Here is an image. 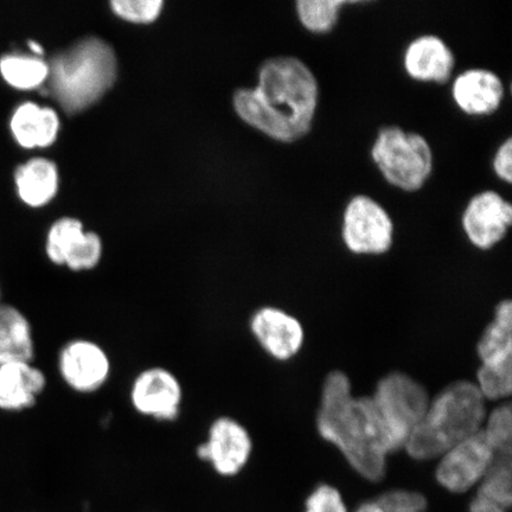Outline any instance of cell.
I'll return each instance as SVG.
<instances>
[{
    "mask_svg": "<svg viewBox=\"0 0 512 512\" xmlns=\"http://www.w3.org/2000/svg\"><path fill=\"white\" fill-rule=\"evenodd\" d=\"M318 106V82L297 57H273L262 64L259 83L239 89L234 107L242 120L281 143H294L311 131Z\"/></svg>",
    "mask_w": 512,
    "mask_h": 512,
    "instance_id": "cell-1",
    "label": "cell"
},
{
    "mask_svg": "<svg viewBox=\"0 0 512 512\" xmlns=\"http://www.w3.org/2000/svg\"><path fill=\"white\" fill-rule=\"evenodd\" d=\"M317 430L361 477L376 483L386 476L387 458L396 452L392 439L373 398L352 394L349 377L342 371L326 376Z\"/></svg>",
    "mask_w": 512,
    "mask_h": 512,
    "instance_id": "cell-2",
    "label": "cell"
},
{
    "mask_svg": "<svg viewBox=\"0 0 512 512\" xmlns=\"http://www.w3.org/2000/svg\"><path fill=\"white\" fill-rule=\"evenodd\" d=\"M488 407L475 382L457 381L431 399L424 418L409 437L408 456L426 462L482 431Z\"/></svg>",
    "mask_w": 512,
    "mask_h": 512,
    "instance_id": "cell-3",
    "label": "cell"
},
{
    "mask_svg": "<svg viewBox=\"0 0 512 512\" xmlns=\"http://www.w3.org/2000/svg\"><path fill=\"white\" fill-rule=\"evenodd\" d=\"M48 63L49 93L68 113L93 105L112 87L117 76L114 51L98 37L83 38Z\"/></svg>",
    "mask_w": 512,
    "mask_h": 512,
    "instance_id": "cell-4",
    "label": "cell"
},
{
    "mask_svg": "<svg viewBox=\"0 0 512 512\" xmlns=\"http://www.w3.org/2000/svg\"><path fill=\"white\" fill-rule=\"evenodd\" d=\"M371 157L386 181L403 191L420 190L433 170L432 149L427 140L398 126L381 128Z\"/></svg>",
    "mask_w": 512,
    "mask_h": 512,
    "instance_id": "cell-5",
    "label": "cell"
},
{
    "mask_svg": "<svg viewBox=\"0 0 512 512\" xmlns=\"http://www.w3.org/2000/svg\"><path fill=\"white\" fill-rule=\"evenodd\" d=\"M395 451L405 448L409 437L430 406L431 396L418 381L403 373L384 376L373 396Z\"/></svg>",
    "mask_w": 512,
    "mask_h": 512,
    "instance_id": "cell-6",
    "label": "cell"
},
{
    "mask_svg": "<svg viewBox=\"0 0 512 512\" xmlns=\"http://www.w3.org/2000/svg\"><path fill=\"white\" fill-rule=\"evenodd\" d=\"M342 234L351 253L382 255L393 246L394 224L373 198L358 195L344 210Z\"/></svg>",
    "mask_w": 512,
    "mask_h": 512,
    "instance_id": "cell-7",
    "label": "cell"
},
{
    "mask_svg": "<svg viewBox=\"0 0 512 512\" xmlns=\"http://www.w3.org/2000/svg\"><path fill=\"white\" fill-rule=\"evenodd\" d=\"M251 433L240 421L219 416L211 422L206 441L197 446V457L223 478L239 476L252 458Z\"/></svg>",
    "mask_w": 512,
    "mask_h": 512,
    "instance_id": "cell-8",
    "label": "cell"
},
{
    "mask_svg": "<svg viewBox=\"0 0 512 512\" xmlns=\"http://www.w3.org/2000/svg\"><path fill=\"white\" fill-rule=\"evenodd\" d=\"M496 459L482 431L448 450L439 458L435 478L452 494H465L488 473Z\"/></svg>",
    "mask_w": 512,
    "mask_h": 512,
    "instance_id": "cell-9",
    "label": "cell"
},
{
    "mask_svg": "<svg viewBox=\"0 0 512 512\" xmlns=\"http://www.w3.org/2000/svg\"><path fill=\"white\" fill-rule=\"evenodd\" d=\"M184 390L181 380L168 368H146L134 377L130 402L144 418L172 422L181 416Z\"/></svg>",
    "mask_w": 512,
    "mask_h": 512,
    "instance_id": "cell-10",
    "label": "cell"
},
{
    "mask_svg": "<svg viewBox=\"0 0 512 512\" xmlns=\"http://www.w3.org/2000/svg\"><path fill=\"white\" fill-rule=\"evenodd\" d=\"M57 371L69 389L78 394L98 392L110 380L112 361L99 343L75 338L60 349Z\"/></svg>",
    "mask_w": 512,
    "mask_h": 512,
    "instance_id": "cell-11",
    "label": "cell"
},
{
    "mask_svg": "<svg viewBox=\"0 0 512 512\" xmlns=\"http://www.w3.org/2000/svg\"><path fill=\"white\" fill-rule=\"evenodd\" d=\"M249 328L255 341L273 360L290 361L303 348L305 332L302 323L279 307L264 306L256 310Z\"/></svg>",
    "mask_w": 512,
    "mask_h": 512,
    "instance_id": "cell-12",
    "label": "cell"
},
{
    "mask_svg": "<svg viewBox=\"0 0 512 512\" xmlns=\"http://www.w3.org/2000/svg\"><path fill=\"white\" fill-rule=\"evenodd\" d=\"M462 222L472 245L488 251L507 235L512 223V207L497 192L483 191L471 198Z\"/></svg>",
    "mask_w": 512,
    "mask_h": 512,
    "instance_id": "cell-13",
    "label": "cell"
},
{
    "mask_svg": "<svg viewBox=\"0 0 512 512\" xmlns=\"http://www.w3.org/2000/svg\"><path fill=\"white\" fill-rule=\"evenodd\" d=\"M46 373L35 362L15 361L0 366V412L18 414L34 408L46 392Z\"/></svg>",
    "mask_w": 512,
    "mask_h": 512,
    "instance_id": "cell-14",
    "label": "cell"
},
{
    "mask_svg": "<svg viewBox=\"0 0 512 512\" xmlns=\"http://www.w3.org/2000/svg\"><path fill=\"white\" fill-rule=\"evenodd\" d=\"M452 95L464 113L490 115L502 104L504 86L501 79L490 70L469 69L454 81Z\"/></svg>",
    "mask_w": 512,
    "mask_h": 512,
    "instance_id": "cell-15",
    "label": "cell"
},
{
    "mask_svg": "<svg viewBox=\"0 0 512 512\" xmlns=\"http://www.w3.org/2000/svg\"><path fill=\"white\" fill-rule=\"evenodd\" d=\"M454 55L441 38L432 35L416 38L406 49L403 64L412 79L446 83L451 79Z\"/></svg>",
    "mask_w": 512,
    "mask_h": 512,
    "instance_id": "cell-16",
    "label": "cell"
},
{
    "mask_svg": "<svg viewBox=\"0 0 512 512\" xmlns=\"http://www.w3.org/2000/svg\"><path fill=\"white\" fill-rule=\"evenodd\" d=\"M9 127L12 138L23 149L48 147L59 134L60 118L54 108L24 101L12 111Z\"/></svg>",
    "mask_w": 512,
    "mask_h": 512,
    "instance_id": "cell-17",
    "label": "cell"
},
{
    "mask_svg": "<svg viewBox=\"0 0 512 512\" xmlns=\"http://www.w3.org/2000/svg\"><path fill=\"white\" fill-rule=\"evenodd\" d=\"M36 339L27 313L18 306L0 304V366L15 361L35 362Z\"/></svg>",
    "mask_w": 512,
    "mask_h": 512,
    "instance_id": "cell-18",
    "label": "cell"
},
{
    "mask_svg": "<svg viewBox=\"0 0 512 512\" xmlns=\"http://www.w3.org/2000/svg\"><path fill=\"white\" fill-rule=\"evenodd\" d=\"M59 170L53 160L30 158L18 165L14 174L17 195L32 208L46 206L59 190Z\"/></svg>",
    "mask_w": 512,
    "mask_h": 512,
    "instance_id": "cell-19",
    "label": "cell"
},
{
    "mask_svg": "<svg viewBox=\"0 0 512 512\" xmlns=\"http://www.w3.org/2000/svg\"><path fill=\"white\" fill-rule=\"evenodd\" d=\"M480 366L499 367L512 363V304L503 300L495 317L477 344Z\"/></svg>",
    "mask_w": 512,
    "mask_h": 512,
    "instance_id": "cell-20",
    "label": "cell"
},
{
    "mask_svg": "<svg viewBox=\"0 0 512 512\" xmlns=\"http://www.w3.org/2000/svg\"><path fill=\"white\" fill-rule=\"evenodd\" d=\"M0 76L12 88L31 91L47 83L49 63L41 56L12 51L0 56Z\"/></svg>",
    "mask_w": 512,
    "mask_h": 512,
    "instance_id": "cell-21",
    "label": "cell"
},
{
    "mask_svg": "<svg viewBox=\"0 0 512 512\" xmlns=\"http://www.w3.org/2000/svg\"><path fill=\"white\" fill-rule=\"evenodd\" d=\"M86 233L83 232V226L79 220L70 219V217L57 220L50 227L47 235L48 259L56 266H66L85 241Z\"/></svg>",
    "mask_w": 512,
    "mask_h": 512,
    "instance_id": "cell-22",
    "label": "cell"
},
{
    "mask_svg": "<svg viewBox=\"0 0 512 512\" xmlns=\"http://www.w3.org/2000/svg\"><path fill=\"white\" fill-rule=\"evenodd\" d=\"M345 0H299L296 3L300 23L313 34H326L335 28Z\"/></svg>",
    "mask_w": 512,
    "mask_h": 512,
    "instance_id": "cell-23",
    "label": "cell"
},
{
    "mask_svg": "<svg viewBox=\"0 0 512 512\" xmlns=\"http://www.w3.org/2000/svg\"><path fill=\"white\" fill-rule=\"evenodd\" d=\"M511 456H498L482 482L479 483L477 495L509 509L512 503Z\"/></svg>",
    "mask_w": 512,
    "mask_h": 512,
    "instance_id": "cell-24",
    "label": "cell"
},
{
    "mask_svg": "<svg viewBox=\"0 0 512 512\" xmlns=\"http://www.w3.org/2000/svg\"><path fill=\"white\" fill-rule=\"evenodd\" d=\"M482 433L498 456H511L512 411L509 403H503L488 412Z\"/></svg>",
    "mask_w": 512,
    "mask_h": 512,
    "instance_id": "cell-25",
    "label": "cell"
},
{
    "mask_svg": "<svg viewBox=\"0 0 512 512\" xmlns=\"http://www.w3.org/2000/svg\"><path fill=\"white\" fill-rule=\"evenodd\" d=\"M475 384L486 402L509 398L512 389V363L499 367L480 366Z\"/></svg>",
    "mask_w": 512,
    "mask_h": 512,
    "instance_id": "cell-26",
    "label": "cell"
},
{
    "mask_svg": "<svg viewBox=\"0 0 512 512\" xmlns=\"http://www.w3.org/2000/svg\"><path fill=\"white\" fill-rule=\"evenodd\" d=\"M162 0H113L112 9L126 21L147 23L155 21L163 9Z\"/></svg>",
    "mask_w": 512,
    "mask_h": 512,
    "instance_id": "cell-27",
    "label": "cell"
},
{
    "mask_svg": "<svg viewBox=\"0 0 512 512\" xmlns=\"http://www.w3.org/2000/svg\"><path fill=\"white\" fill-rule=\"evenodd\" d=\"M384 512H426L427 498L420 492L390 490L376 499Z\"/></svg>",
    "mask_w": 512,
    "mask_h": 512,
    "instance_id": "cell-28",
    "label": "cell"
},
{
    "mask_svg": "<svg viewBox=\"0 0 512 512\" xmlns=\"http://www.w3.org/2000/svg\"><path fill=\"white\" fill-rule=\"evenodd\" d=\"M305 512H348V509L335 486L319 484L306 498Z\"/></svg>",
    "mask_w": 512,
    "mask_h": 512,
    "instance_id": "cell-29",
    "label": "cell"
},
{
    "mask_svg": "<svg viewBox=\"0 0 512 512\" xmlns=\"http://www.w3.org/2000/svg\"><path fill=\"white\" fill-rule=\"evenodd\" d=\"M102 242L98 234L87 232L79 251L68 261L66 267L73 272L94 270L102 258Z\"/></svg>",
    "mask_w": 512,
    "mask_h": 512,
    "instance_id": "cell-30",
    "label": "cell"
},
{
    "mask_svg": "<svg viewBox=\"0 0 512 512\" xmlns=\"http://www.w3.org/2000/svg\"><path fill=\"white\" fill-rule=\"evenodd\" d=\"M496 175L505 183L512 182V139L508 138L499 146L494 158Z\"/></svg>",
    "mask_w": 512,
    "mask_h": 512,
    "instance_id": "cell-31",
    "label": "cell"
},
{
    "mask_svg": "<svg viewBox=\"0 0 512 512\" xmlns=\"http://www.w3.org/2000/svg\"><path fill=\"white\" fill-rule=\"evenodd\" d=\"M508 510L503 508L490 499L477 495L472 499L470 504L469 512H507Z\"/></svg>",
    "mask_w": 512,
    "mask_h": 512,
    "instance_id": "cell-32",
    "label": "cell"
},
{
    "mask_svg": "<svg viewBox=\"0 0 512 512\" xmlns=\"http://www.w3.org/2000/svg\"><path fill=\"white\" fill-rule=\"evenodd\" d=\"M355 512H384L376 501H369L360 505Z\"/></svg>",
    "mask_w": 512,
    "mask_h": 512,
    "instance_id": "cell-33",
    "label": "cell"
},
{
    "mask_svg": "<svg viewBox=\"0 0 512 512\" xmlns=\"http://www.w3.org/2000/svg\"><path fill=\"white\" fill-rule=\"evenodd\" d=\"M29 48L31 49L32 54L34 55L41 56L43 54V48L41 44L38 42L30 41Z\"/></svg>",
    "mask_w": 512,
    "mask_h": 512,
    "instance_id": "cell-34",
    "label": "cell"
},
{
    "mask_svg": "<svg viewBox=\"0 0 512 512\" xmlns=\"http://www.w3.org/2000/svg\"><path fill=\"white\" fill-rule=\"evenodd\" d=\"M3 298H4L3 286H2V283H0V304L3 303Z\"/></svg>",
    "mask_w": 512,
    "mask_h": 512,
    "instance_id": "cell-35",
    "label": "cell"
}]
</instances>
